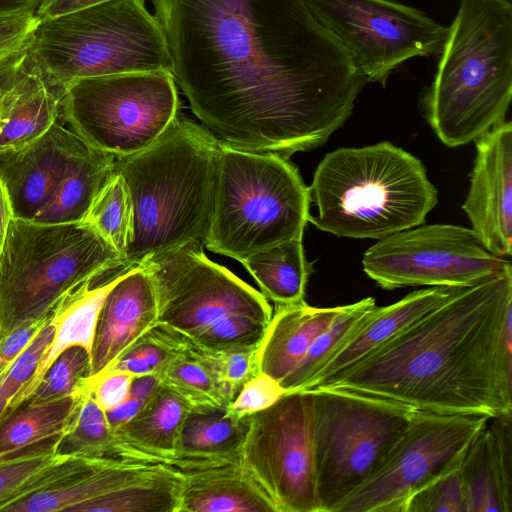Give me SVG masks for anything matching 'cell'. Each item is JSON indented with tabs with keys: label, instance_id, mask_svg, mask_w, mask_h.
Returning <instances> with one entry per match:
<instances>
[{
	"label": "cell",
	"instance_id": "f546056e",
	"mask_svg": "<svg viewBox=\"0 0 512 512\" xmlns=\"http://www.w3.org/2000/svg\"><path fill=\"white\" fill-rule=\"evenodd\" d=\"M262 294L276 305L304 300L312 264L305 257L302 239H292L254 253L241 261Z\"/></svg>",
	"mask_w": 512,
	"mask_h": 512
},
{
	"label": "cell",
	"instance_id": "ab89813d",
	"mask_svg": "<svg viewBox=\"0 0 512 512\" xmlns=\"http://www.w3.org/2000/svg\"><path fill=\"white\" fill-rule=\"evenodd\" d=\"M405 512H467L459 467L416 492Z\"/></svg>",
	"mask_w": 512,
	"mask_h": 512
},
{
	"label": "cell",
	"instance_id": "8992f818",
	"mask_svg": "<svg viewBox=\"0 0 512 512\" xmlns=\"http://www.w3.org/2000/svg\"><path fill=\"white\" fill-rule=\"evenodd\" d=\"M310 203L309 189L287 157L220 140L204 247L241 262L274 245L302 239Z\"/></svg>",
	"mask_w": 512,
	"mask_h": 512
},
{
	"label": "cell",
	"instance_id": "ffe728a7",
	"mask_svg": "<svg viewBox=\"0 0 512 512\" xmlns=\"http://www.w3.org/2000/svg\"><path fill=\"white\" fill-rule=\"evenodd\" d=\"M156 323L151 277L144 266L136 265L119 276L103 301L91 351L92 377L110 367Z\"/></svg>",
	"mask_w": 512,
	"mask_h": 512
},
{
	"label": "cell",
	"instance_id": "7dc6e473",
	"mask_svg": "<svg viewBox=\"0 0 512 512\" xmlns=\"http://www.w3.org/2000/svg\"><path fill=\"white\" fill-rule=\"evenodd\" d=\"M160 387L159 380L155 375H137L132 379L129 395L147 403Z\"/></svg>",
	"mask_w": 512,
	"mask_h": 512
},
{
	"label": "cell",
	"instance_id": "74e56055",
	"mask_svg": "<svg viewBox=\"0 0 512 512\" xmlns=\"http://www.w3.org/2000/svg\"><path fill=\"white\" fill-rule=\"evenodd\" d=\"M195 352L235 398L243 385L257 375V349L212 350L193 342Z\"/></svg>",
	"mask_w": 512,
	"mask_h": 512
},
{
	"label": "cell",
	"instance_id": "8d00e7d4",
	"mask_svg": "<svg viewBox=\"0 0 512 512\" xmlns=\"http://www.w3.org/2000/svg\"><path fill=\"white\" fill-rule=\"evenodd\" d=\"M61 435L42 440L0 461V507L16 499L32 479L64 457L55 451Z\"/></svg>",
	"mask_w": 512,
	"mask_h": 512
},
{
	"label": "cell",
	"instance_id": "4dcf8cb0",
	"mask_svg": "<svg viewBox=\"0 0 512 512\" xmlns=\"http://www.w3.org/2000/svg\"><path fill=\"white\" fill-rule=\"evenodd\" d=\"M155 376L160 385L190 411L226 408L234 399L195 352L193 342L188 337L185 347L171 357Z\"/></svg>",
	"mask_w": 512,
	"mask_h": 512
},
{
	"label": "cell",
	"instance_id": "ac0fdd59",
	"mask_svg": "<svg viewBox=\"0 0 512 512\" xmlns=\"http://www.w3.org/2000/svg\"><path fill=\"white\" fill-rule=\"evenodd\" d=\"M88 144L60 117L31 142L0 151V180L13 218L32 221Z\"/></svg>",
	"mask_w": 512,
	"mask_h": 512
},
{
	"label": "cell",
	"instance_id": "7402d4cb",
	"mask_svg": "<svg viewBox=\"0 0 512 512\" xmlns=\"http://www.w3.org/2000/svg\"><path fill=\"white\" fill-rule=\"evenodd\" d=\"M343 308H316L304 300L276 305V311L257 349L258 372L271 376L281 384L299 364L313 341Z\"/></svg>",
	"mask_w": 512,
	"mask_h": 512
},
{
	"label": "cell",
	"instance_id": "c3c4849f",
	"mask_svg": "<svg viewBox=\"0 0 512 512\" xmlns=\"http://www.w3.org/2000/svg\"><path fill=\"white\" fill-rule=\"evenodd\" d=\"M43 0H0V16L35 12Z\"/></svg>",
	"mask_w": 512,
	"mask_h": 512
},
{
	"label": "cell",
	"instance_id": "ee69618b",
	"mask_svg": "<svg viewBox=\"0 0 512 512\" xmlns=\"http://www.w3.org/2000/svg\"><path fill=\"white\" fill-rule=\"evenodd\" d=\"M51 316L52 312L38 321L23 324L0 340V377L22 354Z\"/></svg>",
	"mask_w": 512,
	"mask_h": 512
},
{
	"label": "cell",
	"instance_id": "30bf717a",
	"mask_svg": "<svg viewBox=\"0 0 512 512\" xmlns=\"http://www.w3.org/2000/svg\"><path fill=\"white\" fill-rule=\"evenodd\" d=\"M309 391L319 512H336L377 470L417 410L345 389Z\"/></svg>",
	"mask_w": 512,
	"mask_h": 512
},
{
	"label": "cell",
	"instance_id": "bcb514c9",
	"mask_svg": "<svg viewBox=\"0 0 512 512\" xmlns=\"http://www.w3.org/2000/svg\"><path fill=\"white\" fill-rule=\"evenodd\" d=\"M129 395V397L118 406L105 411V415L110 427L115 430L121 425L131 420L145 405Z\"/></svg>",
	"mask_w": 512,
	"mask_h": 512
},
{
	"label": "cell",
	"instance_id": "f1b7e54d",
	"mask_svg": "<svg viewBox=\"0 0 512 512\" xmlns=\"http://www.w3.org/2000/svg\"><path fill=\"white\" fill-rule=\"evenodd\" d=\"M86 392L45 403L24 400L7 410L0 419V461L62 434L77 413Z\"/></svg>",
	"mask_w": 512,
	"mask_h": 512
},
{
	"label": "cell",
	"instance_id": "2e32d148",
	"mask_svg": "<svg viewBox=\"0 0 512 512\" xmlns=\"http://www.w3.org/2000/svg\"><path fill=\"white\" fill-rule=\"evenodd\" d=\"M241 460L278 512H319L309 390L286 392L249 415Z\"/></svg>",
	"mask_w": 512,
	"mask_h": 512
},
{
	"label": "cell",
	"instance_id": "7bdbcfd3",
	"mask_svg": "<svg viewBox=\"0 0 512 512\" xmlns=\"http://www.w3.org/2000/svg\"><path fill=\"white\" fill-rule=\"evenodd\" d=\"M133 377L124 371H106L92 377L88 388L99 407L108 411L129 397Z\"/></svg>",
	"mask_w": 512,
	"mask_h": 512
},
{
	"label": "cell",
	"instance_id": "1f68e13d",
	"mask_svg": "<svg viewBox=\"0 0 512 512\" xmlns=\"http://www.w3.org/2000/svg\"><path fill=\"white\" fill-rule=\"evenodd\" d=\"M58 455L134 460L132 448L110 427L105 411L86 392L55 449Z\"/></svg>",
	"mask_w": 512,
	"mask_h": 512
},
{
	"label": "cell",
	"instance_id": "681fc988",
	"mask_svg": "<svg viewBox=\"0 0 512 512\" xmlns=\"http://www.w3.org/2000/svg\"><path fill=\"white\" fill-rule=\"evenodd\" d=\"M13 218L11 204L7 192L0 180V251L2 249L8 225Z\"/></svg>",
	"mask_w": 512,
	"mask_h": 512
},
{
	"label": "cell",
	"instance_id": "cb8c5ba5",
	"mask_svg": "<svg viewBox=\"0 0 512 512\" xmlns=\"http://www.w3.org/2000/svg\"><path fill=\"white\" fill-rule=\"evenodd\" d=\"M178 512L278 510L271 497L241 461L185 473Z\"/></svg>",
	"mask_w": 512,
	"mask_h": 512
},
{
	"label": "cell",
	"instance_id": "f35d334b",
	"mask_svg": "<svg viewBox=\"0 0 512 512\" xmlns=\"http://www.w3.org/2000/svg\"><path fill=\"white\" fill-rule=\"evenodd\" d=\"M55 334L52 316L47 324L37 333L22 354L0 377V419L7 410L12 398L29 381L34 374L43 354L51 344Z\"/></svg>",
	"mask_w": 512,
	"mask_h": 512
},
{
	"label": "cell",
	"instance_id": "7a4b0ae2",
	"mask_svg": "<svg viewBox=\"0 0 512 512\" xmlns=\"http://www.w3.org/2000/svg\"><path fill=\"white\" fill-rule=\"evenodd\" d=\"M317 387L355 391L438 414L493 418L512 412V267L458 287Z\"/></svg>",
	"mask_w": 512,
	"mask_h": 512
},
{
	"label": "cell",
	"instance_id": "9c48e42d",
	"mask_svg": "<svg viewBox=\"0 0 512 512\" xmlns=\"http://www.w3.org/2000/svg\"><path fill=\"white\" fill-rule=\"evenodd\" d=\"M32 48L60 84L127 72L172 73L168 44L145 0H108L40 19Z\"/></svg>",
	"mask_w": 512,
	"mask_h": 512
},
{
	"label": "cell",
	"instance_id": "e0dca14e",
	"mask_svg": "<svg viewBox=\"0 0 512 512\" xmlns=\"http://www.w3.org/2000/svg\"><path fill=\"white\" fill-rule=\"evenodd\" d=\"M470 189L462 206L472 230L493 255L512 254V123L503 121L475 140Z\"/></svg>",
	"mask_w": 512,
	"mask_h": 512
},
{
	"label": "cell",
	"instance_id": "836d02e7",
	"mask_svg": "<svg viewBox=\"0 0 512 512\" xmlns=\"http://www.w3.org/2000/svg\"><path fill=\"white\" fill-rule=\"evenodd\" d=\"M81 221L95 229L123 257L131 238L133 212L126 183L116 170L97 193Z\"/></svg>",
	"mask_w": 512,
	"mask_h": 512
},
{
	"label": "cell",
	"instance_id": "e575fe53",
	"mask_svg": "<svg viewBox=\"0 0 512 512\" xmlns=\"http://www.w3.org/2000/svg\"><path fill=\"white\" fill-rule=\"evenodd\" d=\"M91 377V353L83 346L68 347L49 365L24 400L45 403L82 394L88 390Z\"/></svg>",
	"mask_w": 512,
	"mask_h": 512
},
{
	"label": "cell",
	"instance_id": "4316f807",
	"mask_svg": "<svg viewBox=\"0 0 512 512\" xmlns=\"http://www.w3.org/2000/svg\"><path fill=\"white\" fill-rule=\"evenodd\" d=\"M187 406L162 386L142 409L115 433L149 463L179 470L177 446Z\"/></svg>",
	"mask_w": 512,
	"mask_h": 512
},
{
	"label": "cell",
	"instance_id": "52a82bcc",
	"mask_svg": "<svg viewBox=\"0 0 512 512\" xmlns=\"http://www.w3.org/2000/svg\"><path fill=\"white\" fill-rule=\"evenodd\" d=\"M190 242L139 264L148 271L157 323L212 350L258 348L272 317L268 299Z\"/></svg>",
	"mask_w": 512,
	"mask_h": 512
},
{
	"label": "cell",
	"instance_id": "d6986e66",
	"mask_svg": "<svg viewBox=\"0 0 512 512\" xmlns=\"http://www.w3.org/2000/svg\"><path fill=\"white\" fill-rule=\"evenodd\" d=\"M65 86L44 68L32 45L0 68V151L23 146L61 115Z\"/></svg>",
	"mask_w": 512,
	"mask_h": 512
},
{
	"label": "cell",
	"instance_id": "5b68a950",
	"mask_svg": "<svg viewBox=\"0 0 512 512\" xmlns=\"http://www.w3.org/2000/svg\"><path fill=\"white\" fill-rule=\"evenodd\" d=\"M308 189L317 207L308 221L346 238L379 240L422 225L437 204L422 162L390 142L328 153Z\"/></svg>",
	"mask_w": 512,
	"mask_h": 512
},
{
	"label": "cell",
	"instance_id": "8fae6325",
	"mask_svg": "<svg viewBox=\"0 0 512 512\" xmlns=\"http://www.w3.org/2000/svg\"><path fill=\"white\" fill-rule=\"evenodd\" d=\"M170 72L87 77L65 86L61 118L91 147L124 157L154 144L179 116Z\"/></svg>",
	"mask_w": 512,
	"mask_h": 512
},
{
	"label": "cell",
	"instance_id": "f6af8a7d",
	"mask_svg": "<svg viewBox=\"0 0 512 512\" xmlns=\"http://www.w3.org/2000/svg\"><path fill=\"white\" fill-rule=\"evenodd\" d=\"M108 0H43L36 11L39 19L64 15Z\"/></svg>",
	"mask_w": 512,
	"mask_h": 512
},
{
	"label": "cell",
	"instance_id": "ba28073f",
	"mask_svg": "<svg viewBox=\"0 0 512 512\" xmlns=\"http://www.w3.org/2000/svg\"><path fill=\"white\" fill-rule=\"evenodd\" d=\"M123 257L90 225L12 218L0 251V340L49 315L78 285L122 271Z\"/></svg>",
	"mask_w": 512,
	"mask_h": 512
},
{
	"label": "cell",
	"instance_id": "484cf974",
	"mask_svg": "<svg viewBox=\"0 0 512 512\" xmlns=\"http://www.w3.org/2000/svg\"><path fill=\"white\" fill-rule=\"evenodd\" d=\"M248 428L249 416L237 419L226 408L189 411L177 446L179 471L241 462Z\"/></svg>",
	"mask_w": 512,
	"mask_h": 512
},
{
	"label": "cell",
	"instance_id": "b9f144b4",
	"mask_svg": "<svg viewBox=\"0 0 512 512\" xmlns=\"http://www.w3.org/2000/svg\"><path fill=\"white\" fill-rule=\"evenodd\" d=\"M39 21L35 12L0 16V68L32 45Z\"/></svg>",
	"mask_w": 512,
	"mask_h": 512
},
{
	"label": "cell",
	"instance_id": "3957f363",
	"mask_svg": "<svg viewBox=\"0 0 512 512\" xmlns=\"http://www.w3.org/2000/svg\"><path fill=\"white\" fill-rule=\"evenodd\" d=\"M220 140L178 116L147 149L115 157L132 204L122 271L181 245H205L211 223Z\"/></svg>",
	"mask_w": 512,
	"mask_h": 512
},
{
	"label": "cell",
	"instance_id": "d4e9b609",
	"mask_svg": "<svg viewBox=\"0 0 512 512\" xmlns=\"http://www.w3.org/2000/svg\"><path fill=\"white\" fill-rule=\"evenodd\" d=\"M121 274L108 279L103 274L88 280L60 299L53 309L54 338L40 359L34 374L12 398L7 410L14 408L29 396L49 365L66 348L79 345L91 353L103 301Z\"/></svg>",
	"mask_w": 512,
	"mask_h": 512
},
{
	"label": "cell",
	"instance_id": "6da1fadb",
	"mask_svg": "<svg viewBox=\"0 0 512 512\" xmlns=\"http://www.w3.org/2000/svg\"><path fill=\"white\" fill-rule=\"evenodd\" d=\"M172 75L219 140L284 157L324 144L367 83L303 0H151Z\"/></svg>",
	"mask_w": 512,
	"mask_h": 512
},
{
	"label": "cell",
	"instance_id": "603a6c76",
	"mask_svg": "<svg viewBox=\"0 0 512 512\" xmlns=\"http://www.w3.org/2000/svg\"><path fill=\"white\" fill-rule=\"evenodd\" d=\"M458 287L433 286L413 291L388 306H375L365 323L334 354L306 390L359 361L421 316L444 302Z\"/></svg>",
	"mask_w": 512,
	"mask_h": 512
},
{
	"label": "cell",
	"instance_id": "4fadbf2b",
	"mask_svg": "<svg viewBox=\"0 0 512 512\" xmlns=\"http://www.w3.org/2000/svg\"><path fill=\"white\" fill-rule=\"evenodd\" d=\"M184 474L168 465L78 456L61 478L15 499L3 512H178Z\"/></svg>",
	"mask_w": 512,
	"mask_h": 512
},
{
	"label": "cell",
	"instance_id": "277c9868",
	"mask_svg": "<svg viewBox=\"0 0 512 512\" xmlns=\"http://www.w3.org/2000/svg\"><path fill=\"white\" fill-rule=\"evenodd\" d=\"M423 98L425 117L445 145L475 141L505 121L512 99V4L460 0Z\"/></svg>",
	"mask_w": 512,
	"mask_h": 512
},
{
	"label": "cell",
	"instance_id": "44dd1931",
	"mask_svg": "<svg viewBox=\"0 0 512 512\" xmlns=\"http://www.w3.org/2000/svg\"><path fill=\"white\" fill-rule=\"evenodd\" d=\"M512 412L489 418L459 466L467 512L512 511Z\"/></svg>",
	"mask_w": 512,
	"mask_h": 512
},
{
	"label": "cell",
	"instance_id": "d6a6232c",
	"mask_svg": "<svg viewBox=\"0 0 512 512\" xmlns=\"http://www.w3.org/2000/svg\"><path fill=\"white\" fill-rule=\"evenodd\" d=\"M375 306L372 297L344 305L341 313L313 341L296 368L280 384L285 393L306 390L326 363L365 323Z\"/></svg>",
	"mask_w": 512,
	"mask_h": 512
},
{
	"label": "cell",
	"instance_id": "d590c367",
	"mask_svg": "<svg viewBox=\"0 0 512 512\" xmlns=\"http://www.w3.org/2000/svg\"><path fill=\"white\" fill-rule=\"evenodd\" d=\"M187 337L173 328L154 324L131 344L106 371L137 375H156L160 368L186 345ZM103 373V372H102Z\"/></svg>",
	"mask_w": 512,
	"mask_h": 512
},
{
	"label": "cell",
	"instance_id": "5bb4252c",
	"mask_svg": "<svg viewBox=\"0 0 512 512\" xmlns=\"http://www.w3.org/2000/svg\"><path fill=\"white\" fill-rule=\"evenodd\" d=\"M366 82L385 84L405 61L440 52L448 27L393 0H303Z\"/></svg>",
	"mask_w": 512,
	"mask_h": 512
},
{
	"label": "cell",
	"instance_id": "83f0119b",
	"mask_svg": "<svg viewBox=\"0 0 512 512\" xmlns=\"http://www.w3.org/2000/svg\"><path fill=\"white\" fill-rule=\"evenodd\" d=\"M115 171V156L87 145L71 162L55 192L32 222L61 224L83 219Z\"/></svg>",
	"mask_w": 512,
	"mask_h": 512
},
{
	"label": "cell",
	"instance_id": "60d3db41",
	"mask_svg": "<svg viewBox=\"0 0 512 512\" xmlns=\"http://www.w3.org/2000/svg\"><path fill=\"white\" fill-rule=\"evenodd\" d=\"M284 393L278 381L259 372L243 385L236 397L227 405L226 411L229 415L241 419L270 407Z\"/></svg>",
	"mask_w": 512,
	"mask_h": 512
},
{
	"label": "cell",
	"instance_id": "7c38bea8",
	"mask_svg": "<svg viewBox=\"0 0 512 512\" xmlns=\"http://www.w3.org/2000/svg\"><path fill=\"white\" fill-rule=\"evenodd\" d=\"M488 420L417 410L377 470L336 512H405L416 492L460 466Z\"/></svg>",
	"mask_w": 512,
	"mask_h": 512
},
{
	"label": "cell",
	"instance_id": "9a60e30c",
	"mask_svg": "<svg viewBox=\"0 0 512 512\" xmlns=\"http://www.w3.org/2000/svg\"><path fill=\"white\" fill-rule=\"evenodd\" d=\"M362 265L386 290L465 287L512 267L490 253L472 229L450 224L419 225L383 237L366 250Z\"/></svg>",
	"mask_w": 512,
	"mask_h": 512
}]
</instances>
